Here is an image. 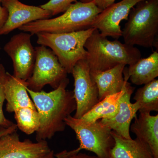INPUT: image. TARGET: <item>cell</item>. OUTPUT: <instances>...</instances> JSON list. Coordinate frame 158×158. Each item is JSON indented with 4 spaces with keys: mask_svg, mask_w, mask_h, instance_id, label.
<instances>
[{
    "mask_svg": "<svg viewBox=\"0 0 158 158\" xmlns=\"http://www.w3.org/2000/svg\"><path fill=\"white\" fill-rule=\"evenodd\" d=\"M123 93V89L118 93L106 97L81 119L84 122L91 123L102 118H111L115 116L118 112L119 100Z\"/></svg>",
    "mask_w": 158,
    "mask_h": 158,
    "instance_id": "obj_19",
    "label": "cell"
},
{
    "mask_svg": "<svg viewBox=\"0 0 158 158\" xmlns=\"http://www.w3.org/2000/svg\"><path fill=\"white\" fill-rule=\"evenodd\" d=\"M127 71L130 81L134 85H144L156 79L158 77L157 51L129 65Z\"/></svg>",
    "mask_w": 158,
    "mask_h": 158,
    "instance_id": "obj_18",
    "label": "cell"
},
{
    "mask_svg": "<svg viewBox=\"0 0 158 158\" xmlns=\"http://www.w3.org/2000/svg\"><path fill=\"white\" fill-rule=\"evenodd\" d=\"M93 1V0H81V2L84 3H88Z\"/></svg>",
    "mask_w": 158,
    "mask_h": 158,
    "instance_id": "obj_28",
    "label": "cell"
},
{
    "mask_svg": "<svg viewBox=\"0 0 158 158\" xmlns=\"http://www.w3.org/2000/svg\"><path fill=\"white\" fill-rule=\"evenodd\" d=\"M2 1L0 0V29L5 24L8 17V11L2 6Z\"/></svg>",
    "mask_w": 158,
    "mask_h": 158,
    "instance_id": "obj_26",
    "label": "cell"
},
{
    "mask_svg": "<svg viewBox=\"0 0 158 158\" xmlns=\"http://www.w3.org/2000/svg\"><path fill=\"white\" fill-rule=\"evenodd\" d=\"M94 29L65 33L40 32L36 34L37 42L51 48L67 73H71L77 62L87 59L88 52L85 45Z\"/></svg>",
    "mask_w": 158,
    "mask_h": 158,
    "instance_id": "obj_5",
    "label": "cell"
},
{
    "mask_svg": "<svg viewBox=\"0 0 158 158\" xmlns=\"http://www.w3.org/2000/svg\"><path fill=\"white\" fill-rule=\"evenodd\" d=\"M55 158H99L97 156H91L79 152L74 154L70 151H63L55 155Z\"/></svg>",
    "mask_w": 158,
    "mask_h": 158,
    "instance_id": "obj_24",
    "label": "cell"
},
{
    "mask_svg": "<svg viewBox=\"0 0 158 158\" xmlns=\"http://www.w3.org/2000/svg\"><path fill=\"white\" fill-rule=\"evenodd\" d=\"M139 113L158 111V80L154 79L136 91L134 97Z\"/></svg>",
    "mask_w": 158,
    "mask_h": 158,
    "instance_id": "obj_20",
    "label": "cell"
},
{
    "mask_svg": "<svg viewBox=\"0 0 158 158\" xmlns=\"http://www.w3.org/2000/svg\"><path fill=\"white\" fill-rule=\"evenodd\" d=\"M143 0H122L102 10L96 16L91 28L97 29L102 36L118 39L122 35L120 23L127 20L131 10Z\"/></svg>",
    "mask_w": 158,
    "mask_h": 158,
    "instance_id": "obj_10",
    "label": "cell"
},
{
    "mask_svg": "<svg viewBox=\"0 0 158 158\" xmlns=\"http://www.w3.org/2000/svg\"><path fill=\"white\" fill-rule=\"evenodd\" d=\"M71 74L74 81L73 92L77 105L73 116L81 118L99 102L98 89L91 78L87 59H82L77 62Z\"/></svg>",
    "mask_w": 158,
    "mask_h": 158,
    "instance_id": "obj_8",
    "label": "cell"
},
{
    "mask_svg": "<svg viewBox=\"0 0 158 158\" xmlns=\"http://www.w3.org/2000/svg\"><path fill=\"white\" fill-rule=\"evenodd\" d=\"M6 73L5 67L0 64V137L16 131L17 128L16 124L7 119L3 113V104L6 100L4 85Z\"/></svg>",
    "mask_w": 158,
    "mask_h": 158,
    "instance_id": "obj_22",
    "label": "cell"
},
{
    "mask_svg": "<svg viewBox=\"0 0 158 158\" xmlns=\"http://www.w3.org/2000/svg\"><path fill=\"white\" fill-rule=\"evenodd\" d=\"M130 131L140 141L147 144L155 158H158V115L140 113L135 117Z\"/></svg>",
    "mask_w": 158,
    "mask_h": 158,
    "instance_id": "obj_15",
    "label": "cell"
},
{
    "mask_svg": "<svg viewBox=\"0 0 158 158\" xmlns=\"http://www.w3.org/2000/svg\"><path fill=\"white\" fill-rule=\"evenodd\" d=\"M27 81L22 80L6 72L4 85L6 111L14 113L20 108H36L27 91Z\"/></svg>",
    "mask_w": 158,
    "mask_h": 158,
    "instance_id": "obj_14",
    "label": "cell"
},
{
    "mask_svg": "<svg viewBox=\"0 0 158 158\" xmlns=\"http://www.w3.org/2000/svg\"><path fill=\"white\" fill-rule=\"evenodd\" d=\"M14 113L17 127L22 131L28 135L37 131L40 126V116L36 108H20Z\"/></svg>",
    "mask_w": 158,
    "mask_h": 158,
    "instance_id": "obj_21",
    "label": "cell"
},
{
    "mask_svg": "<svg viewBox=\"0 0 158 158\" xmlns=\"http://www.w3.org/2000/svg\"><path fill=\"white\" fill-rule=\"evenodd\" d=\"M123 74L125 80L123 88L124 93L119 100L117 114L112 118H102L99 121L103 125L116 132L119 135L127 139H131L130 126L132 120L137 116L139 109L135 102L132 103L131 102V96L135 88L128 81L129 78L127 67H125Z\"/></svg>",
    "mask_w": 158,
    "mask_h": 158,
    "instance_id": "obj_11",
    "label": "cell"
},
{
    "mask_svg": "<svg viewBox=\"0 0 158 158\" xmlns=\"http://www.w3.org/2000/svg\"><path fill=\"white\" fill-rule=\"evenodd\" d=\"M2 5L8 12V17L0 29V36L7 35L16 29L38 20L48 19L52 16L48 10L40 6L26 5L19 0H2Z\"/></svg>",
    "mask_w": 158,
    "mask_h": 158,
    "instance_id": "obj_12",
    "label": "cell"
},
{
    "mask_svg": "<svg viewBox=\"0 0 158 158\" xmlns=\"http://www.w3.org/2000/svg\"><path fill=\"white\" fill-rule=\"evenodd\" d=\"M51 151L46 141H21L16 131L0 137V158H44Z\"/></svg>",
    "mask_w": 158,
    "mask_h": 158,
    "instance_id": "obj_13",
    "label": "cell"
},
{
    "mask_svg": "<svg viewBox=\"0 0 158 158\" xmlns=\"http://www.w3.org/2000/svg\"><path fill=\"white\" fill-rule=\"evenodd\" d=\"M69 83L67 78L49 92L34 91L27 88L40 116V126L36 132L37 141H46L56 133L63 131L66 126L65 118L76 110L73 92L66 89Z\"/></svg>",
    "mask_w": 158,
    "mask_h": 158,
    "instance_id": "obj_1",
    "label": "cell"
},
{
    "mask_svg": "<svg viewBox=\"0 0 158 158\" xmlns=\"http://www.w3.org/2000/svg\"><path fill=\"white\" fill-rule=\"evenodd\" d=\"M90 72L104 71L120 64L131 65L141 58V52L134 46L111 41L102 36L97 29L85 43Z\"/></svg>",
    "mask_w": 158,
    "mask_h": 158,
    "instance_id": "obj_2",
    "label": "cell"
},
{
    "mask_svg": "<svg viewBox=\"0 0 158 158\" xmlns=\"http://www.w3.org/2000/svg\"><path fill=\"white\" fill-rule=\"evenodd\" d=\"M102 11L94 1L88 3L77 2L58 17L35 21L19 29L32 35L40 32L65 33L83 31L91 28L95 18Z\"/></svg>",
    "mask_w": 158,
    "mask_h": 158,
    "instance_id": "obj_3",
    "label": "cell"
},
{
    "mask_svg": "<svg viewBox=\"0 0 158 158\" xmlns=\"http://www.w3.org/2000/svg\"><path fill=\"white\" fill-rule=\"evenodd\" d=\"M36 58L31 77L27 81L28 88L40 91L46 85L54 89L67 78V73L53 52L47 47L35 48Z\"/></svg>",
    "mask_w": 158,
    "mask_h": 158,
    "instance_id": "obj_7",
    "label": "cell"
},
{
    "mask_svg": "<svg viewBox=\"0 0 158 158\" xmlns=\"http://www.w3.org/2000/svg\"><path fill=\"white\" fill-rule=\"evenodd\" d=\"M126 65L120 64L104 71L90 72L91 78L98 89L99 101L123 90L125 83L123 72Z\"/></svg>",
    "mask_w": 158,
    "mask_h": 158,
    "instance_id": "obj_16",
    "label": "cell"
},
{
    "mask_svg": "<svg viewBox=\"0 0 158 158\" xmlns=\"http://www.w3.org/2000/svg\"><path fill=\"white\" fill-rule=\"evenodd\" d=\"M96 6L102 10H104L113 3L116 0H93Z\"/></svg>",
    "mask_w": 158,
    "mask_h": 158,
    "instance_id": "obj_25",
    "label": "cell"
},
{
    "mask_svg": "<svg viewBox=\"0 0 158 158\" xmlns=\"http://www.w3.org/2000/svg\"><path fill=\"white\" fill-rule=\"evenodd\" d=\"M115 144L110 151V158H155L149 147L136 138L127 139L111 131Z\"/></svg>",
    "mask_w": 158,
    "mask_h": 158,
    "instance_id": "obj_17",
    "label": "cell"
},
{
    "mask_svg": "<svg viewBox=\"0 0 158 158\" xmlns=\"http://www.w3.org/2000/svg\"><path fill=\"white\" fill-rule=\"evenodd\" d=\"M44 158H55L54 152L51 150L50 152Z\"/></svg>",
    "mask_w": 158,
    "mask_h": 158,
    "instance_id": "obj_27",
    "label": "cell"
},
{
    "mask_svg": "<svg viewBox=\"0 0 158 158\" xmlns=\"http://www.w3.org/2000/svg\"><path fill=\"white\" fill-rule=\"evenodd\" d=\"M77 2V0H49L40 6L50 11L52 16H53L65 12L72 4Z\"/></svg>",
    "mask_w": 158,
    "mask_h": 158,
    "instance_id": "obj_23",
    "label": "cell"
},
{
    "mask_svg": "<svg viewBox=\"0 0 158 158\" xmlns=\"http://www.w3.org/2000/svg\"><path fill=\"white\" fill-rule=\"evenodd\" d=\"M65 122L75 132L80 143L79 147L70 151V152L77 154L85 149L94 153L98 158H110V151L115 141L111 130L99 120L87 123L70 115L65 118Z\"/></svg>",
    "mask_w": 158,
    "mask_h": 158,
    "instance_id": "obj_6",
    "label": "cell"
},
{
    "mask_svg": "<svg viewBox=\"0 0 158 158\" xmlns=\"http://www.w3.org/2000/svg\"><path fill=\"white\" fill-rule=\"evenodd\" d=\"M122 31L124 43L144 48L156 44L158 0L140 1L130 11Z\"/></svg>",
    "mask_w": 158,
    "mask_h": 158,
    "instance_id": "obj_4",
    "label": "cell"
},
{
    "mask_svg": "<svg viewBox=\"0 0 158 158\" xmlns=\"http://www.w3.org/2000/svg\"><path fill=\"white\" fill-rule=\"evenodd\" d=\"M32 35L22 32L12 36L4 46V50L13 62V75L27 81L34 69L36 52L31 41Z\"/></svg>",
    "mask_w": 158,
    "mask_h": 158,
    "instance_id": "obj_9",
    "label": "cell"
}]
</instances>
